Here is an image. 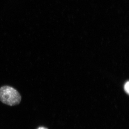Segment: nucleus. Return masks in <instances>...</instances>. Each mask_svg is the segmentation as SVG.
I'll return each mask as SVG.
<instances>
[{
	"label": "nucleus",
	"mask_w": 129,
	"mask_h": 129,
	"mask_svg": "<svg viewBox=\"0 0 129 129\" xmlns=\"http://www.w3.org/2000/svg\"><path fill=\"white\" fill-rule=\"evenodd\" d=\"M22 97L19 92L13 87L3 86L0 88V101L3 104L12 106L18 105Z\"/></svg>",
	"instance_id": "1"
},
{
	"label": "nucleus",
	"mask_w": 129,
	"mask_h": 129,
	"mask_svg": "<svg viewBox=\"0 0 129 129\" xmlns=\"http://www.w3.org/2000/svg\"><path fill=\"white\" fill-rule=\"evenodd\" d=\"M37 129H48L47 128H46V127H42V126H41V127H38V128Z\"/></svg>",
	"instance_id": "3"
},
{
	"label": "nucleus",
	"mask_w": 129,
	"mask_h": 129,
	"mask_svg": "<svg viewBox=\"0 0 129 129\" xmlns=\"http://www.w3.org/2000/svg\"><path fill=\"white\" fill-rule=\"evenodd\" d=\"M124 89L128 94L129 92V83L128 81L124 85Z\"/></svg>",
	"instance_id": "2"
}]
</instances>
